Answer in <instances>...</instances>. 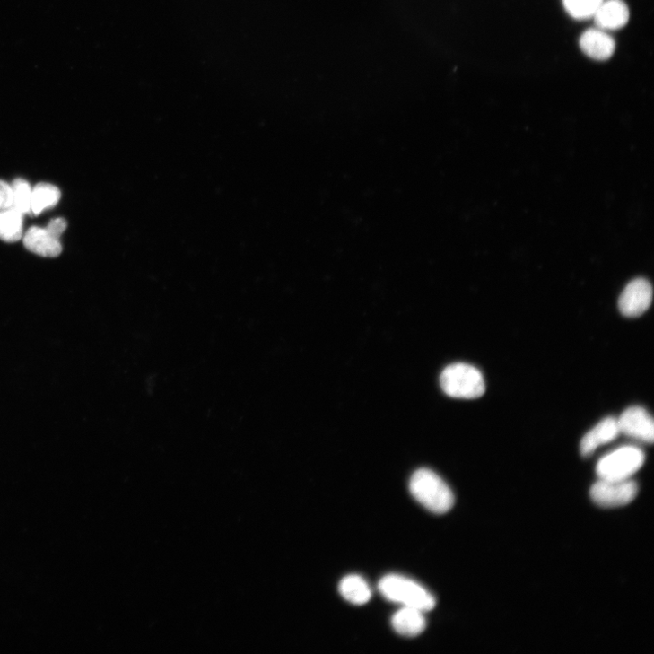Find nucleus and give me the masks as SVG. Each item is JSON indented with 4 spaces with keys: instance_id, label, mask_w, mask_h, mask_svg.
<instances>
[{
    "instance_id": "f257e3e1",
    "label": "nucleus",
    "mask_w": 654,
    "mask_h": 654,
    "mask_svg": "<svg viewBox=\"0 0 654 654\" xmlns=\"http://www.w3.org/2000/svg\"><path fill=\"white\" fill-rule=\"evenodd\" d=\"M409 488L412 495L433 514H446L454 506L455 496L449 486L429 469L417 470L410 479Z\"/></svg>"
},
{
    "instance_id": "f03ea898",
    "label": "nucleus",
    "mask_w": 654,
    "mask_h": 654,
    "mask_svg": "<svg viewBox=\"0 0 654 654\" xmlns=\"http://www.w3.org/2000/svg\"><path fill=\"white\" fill-rule=\"evenodd\" d=\"M440 384L444 392L454 398L475 399L485 392V382L480 371L464 362L453 363L445 369Z\"/></svg>"
},
{
    "instance_id": "7ed1b4c3",
    "label": "nucleus",
    "mask_w": 654,
    "mask_h": 654,
    "mask_svg": "<svg viewBox=\"0 0 654 654\" xmlns=\"http://www.w3.org/2000/svg\"><path fill=\"white\" fill-rule=\"evenodd\" d=\"M383 597L405 607L428 612L435 607L434 597L414 581L398 575L384 577L379 586Z\"/></svg>"
},
{
    "instance_id": "20e7f679",
    "label": "nucleus",
    "mask_w": 654,
    "mask_h": 654,
    "mask_svg": "<svg viewBox=\"0 0 654 654\" xmlns=\"http://www.w3.org/2000/svg\"><path fill=\"white\" fill-rule=\"evenodd\" d=\"M644 461L645 455L639 448L622 447L599 460L597 473L603 480H629L641 468Z\"/></svg>"
},
{
    "instance_id": "39448f33",
    "label": "nucleus",
    "mask_w": 654,
    "mask_h": 654,
    "mask_svg": "<svg viewBox=\"0 0 654 654\" xmlns=\"http://www.w3.org/2000/svg\"><path fill=\"white\" fill-rule=\"evenodd\" d=\"M66 227V222L62 217L54 218L45 229L32 227L23 235L24 246L40 257H57L62 252L60 237Z\"/></svg>"
},
{
    "instance_id": "423d86ee",
    "label": "nucleus",
    "mask_w": 654,
    "mask_h": 654,
    "mask_svg": "<svg viewBox=\"0 0 654 654\" xmlns=\"http://www.w3.org/2000/svg\"><path fill=\"white\" fill-rule=\"evenodd\" d=\"M637 494L638 484L631 479L623 481L600 479L590 491L594 502L606 508L627 505Z\"/></svg>"
},
{
    "instance_id": "0eeeda50",
    "label": "nucleus",
    "mask_w": 654,
    "mask_h": 654,
    "mask_svg": "<svg viewBox=\"0 0 654 654\" xmlns=\"http://www.w3.org/2000/svg\"><path fill=\"white\" fill-rule=\"evenodd\" d=\"M652 301V287L644 278L630 282L619 300V310L627 318H637L648 310Z\"/></svg>"
},
{
    "instance_id": "6e6552de",
    "label": "nucleus",
    "mask_w": 654,
    "mask_h": 654,
    "mask_svg": "<svg viewBox=\"0 0 654 654\" xmlns=\"http://www.w3.org/2000/svg\"><path fill=\"white\" fill-rule=\"evenodd\" d=\"M617 421L621 433L643 443H653V419L644 408L640 406L629 407Z\"/></svg>"
},
{
    "instance_id": "1a4fd4ad",
    "label": "nucleus",
    "mask_w": 654,
    "mask_h": 654,
    "mask_svg": "<svg viewBox=\"0 0 654 654\" xmlns=\"http://www.w3.org/2000/svg\"><path fill=\"white\" fill-rule=\"evenodd\" d=\"M620 433L616 418L606 417L603 419L581 440L580 445L581 456L590 457L600 447L615 441Z\"/></svg>"
},
{
    "instance_id": "9d476101",
    "label": "nucleus",
    "mask_w": 654,
    "mask_h": 654,
    "mask_svg": "<svg viewBox=\"0 0 654 654\" xmlns=\"http://www.w3.org/2000/svg\"><path fill=\"white\" fill-rule=\"evenodd\" d=\"M580 47L589 57L604 61L609 59L615 51V41L606 31L599 28L590 29L580 38Z\"/></svg>"
},
{
    "instance_id": "9b49d317",
    "label": "nucleus",
    "mask_w": 654,
    "mask_h": 654,
    "mask_svg": "<svg viewBox=\"0 0 654 654\" xmlns=\"http://www.w3.org/2000/svg\"><path fill=\"white\" fill-rule=\"evenodd\" d=\"M593 18L597 28L618 30L628 23L630 12L623 0H604Z\"/></svg>"
},
{
    "instance_id": "f8f14e48",
    "label": "nucleus",
    "mask_w": 654,
    "mask_h": 654,
    "mask_svg": "<svg viewBox=\"0 0 654 654\" xmlns=\"http://www.w3.org/2000/svg\"><path fill=\"white\" fill-rule=\"evenodd\" d=\"M423 613L418 609L404 607L393 616L392 624L395 631L405 637L418 636L426 627Z\"/></svg>"
},
{
    "instance_id": "ddd939ff",
    "label": "nucleus",
    "mask_w": 654,
    "mask_h": 654,
    "mask_svg": "<svg viewBox=\"0 0 654 654\" xmlns=\"http://www.w3.org/2000/svg\"><path fill=\"white\" fill-rule=\"evenodd\" d=\"M339 592L347 602L362 606L369 603L372 593L367 581L358 575H349L341 580Z\"/></svg>"
},
{
    "instance_id": "4468645a",
    "label": "nucleus",
    "mask_w": 654,
    "mask_h": 654,
    "mask_svg": "<svg viewBox=\"0 0 654 654\" xmlns=\"http://www.w3.org/2000/svg\"><path fill=\"white\" fill-rule=\"evenodd\" d=\"M23 215L14 208L0 211V240L14 243L23 238Z\"/></svg>"
},
{
    "instance_id": "2eb2a0df",
    "label": "nucleus",
    "mask_w": 654,
    "mask_h": 654,
    "mask_svg": "<svg viewBox=\"0 0 654 654\" xmlns=\"http://www.w3.org/2000/svg\"><path fill=\"white\" fill-rule=\"evenodd\" d=\"M61 192L54 185L48 183L38 184L31 192V215H39L44 210L57 205Z\"/></svg>"
},
{
    "instance_id": "dca6fc26",
    "label": "nucleus",
    "mask_w": 654,
    "mask_h": 654,
    "mask_svg": "<svg viewBox=\"0 0 654 654\" xmlns=\"http://www.w3.org/2000/svg\"><path fill=\"white\" fill-rule=\"evenodd\" d=\"M604 0H562L565 11L575 20L593 18Z\"/></svg>"
},
{
    "instance_id": "f3484780",
    "label": "nucleus",
    "mask_w": 654,
    "mask_h": 654,
    "mask_svg": "<svg viewBox=\"0 0 654 654\" xmlns=\"http://www.w3.org/2000/svg\"><path fill=\"white\" fill-rule=\"evenodd\" d=\"M13 191V208L22 214H30L32 188L28 181L17 179L12 184Z\"/></svg>"
},
{
    "instance_id": "a211bd4d",
    "label": "nucleus",
    "mask_w": 654,
    "mask_h": 654,
    "mask_svg": "<svg viewBox=\"0 0 654 654\" xmlns=\"http://www.w3.org/2000/svg\"><path fill=\"white\" fill-rule=\"evenodd\" d=\"M13 191L12 185L0 180V211L13 208Z\"/></svg>"
}]
</instances>
